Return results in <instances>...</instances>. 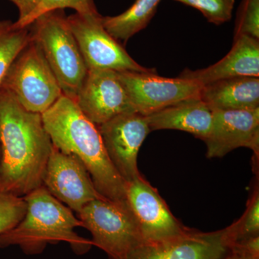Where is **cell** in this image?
<instances>
[{
  "label": "cell",
  "mask_w": 259,
  "mask_h": 259,
  "mask_svg": "<svg viewBox=\"0 0 259 259\" xmlns=\"http://www.w3.org/2000/svg\"><path fill=\"white\" fill-rule=\"evenodd\" d=\"M0 192L24 197L42 186L53 148L42 114L25 110L0 90Z\"/></svg>",
  "instance_id": "obj_1"
},
{
  "label": "cell",
  "mask_w": 259,
  "mask_h": 259,
  "mask_svg": "<svg viewBox=\"0 0 259 259\" xmlns=\"http://www.w3.org/2000/svg\"><path fill=\"white\" fill-rule=\"evenodd\" d=\"M42 119L53 146L82 162L100 195L128 205L127 183L107 156L98 127L83 115L76 102L62 95L42 114Z\"/></svg>",
  "instance_id": "obj_2"
},
{
  "label": "cell",
  "mask_w": 259,
  "mask_h": 259,
  "mask_svg": "<svg viewBox=\"0 0 259 259\" xmlns=\"http://www.w3.org/2000/svg\"><path fill=\"white\" fill-rule=\"evenodd\" d=\"M27 210L21 221L0 234V248L19 245L29 254L41 253L48 243L67 242L76 253L88 251L93 242L74 232L83 223L44 187L24 197Z\"/></svg>",
  "instance_id": "obj_3"
},
{
  "label": "cell",
  "mask_w": 259,
  "mask_h": 259,
  "mask_svg": "<svg viewBox=\"0 0 259 259\" xmlns=\"http://www.w3.org/2000/svg\"><path fill=\"white\" fill-rule=\"evenodd\" d=\"M30 28L32 39L41 49L63 95L75 101L88 69L64 12L56 10L44 13Z\"/></svg>",
  "instance_id": "obj_4"
},
{
  "label": "cell",
  "mask_w": 259,
  "mask_h": 259,
  "mask_svg": "<svg viewBox=\"0 0 259 259\" xmlns=\"http://www.w3.org/2000/svg\"><path fill=\"white\" fill-rule=\"evenodd\" d=\"M2 89L28 111L42 114L62 96L59 81L41 49L32 39L16 58Z\"/></svg>",
  "instance_id": "obj_5"
},
{
  "label": "cell",
  "mask_w": 259,
  "mask_h": 259,
  "mask_svg": "<svg viewBox=\"0 0 259 259\" xmlns=\"http://www.w3.org/2000/svg\"><path fill=\"white\" fill-rule=\"evenodd\" d=\"M78 214L83 228L92 233L93 245L110 259H125L144 243L129 205L100 197L89 202Z\"/></svg>",
  "instance_id": "obj_6"
},
{
  "label": "cell",
  "mask_w": 259,
  "mask_h": 259,
  "mask_svg": "<svg viewBox=\"0 0 259 259\" xmlns=\"http://www.w3.org/2000/svg\"><path fill=\"white\" fill-rule=\"evenodd\" d=\"M102 17L99 13L81 15L76 13L67 17L70 29L88 70L156 73V69L144 67L131 58L104 28Z\"/></svg>",
  "instance_id": "obj_7"
},
{
  "label": "cell",
  "mask_w": 259,
  "mask_h": 259,
  "mask_svg": "<svg viewBox=\"0 0 259 259\" xmlns=\"http://www.w3.org/2000/svg\"><path fill=\"white\" fill-rule=\"evenodd\" d=\"M134 111L148 116L177 102L199 97L202 84L182 78H166L156 73L117 72Z\"/></svg>",
  "instance_id": "obj_8"
},
{
  "label": "cell",
  "mask_w": 259,
  "mask_h": 259,
  "mask_svg": "<svg viewBox=\"0 0 259 259\" xmlns=\"http://www.w3.org/2000/svg\"><path fill=\"white\" fill-rule=\"evenodd\" d=\"M126 194L144 243L168 241L190 230L173 215L157 190L142 176L127 183Z\"/></svg>",
  "instance_id": "obj_9"
},
{
  "label": "cell",
  "mask_w": 259,
  "mask_h": 259,
  "mask_svg": "<svg viewBox=\"0 0 259 259\" xmlns=\"http://www.w3.org/2000/svg\"><path fill=\"white\" fill-rule=\"evenodd\" d=\"M97 126L107 156L122 180L129 183L142 176L138 168V154L151 132L146 116L126 112Z\"/></svg>",
  "instance_id": "obj_10"
},
{
  "label": "cell",
  "mask_w": 259,
  "mask_h": 259,
  "mask_svg": "<svg viewBox=\"0 0 259 259\" xmlns=\"http://www.w3.org/2000/svg\"><path fill=\"white\" fill-rule=\"evenodd\" d=\"M234 245V226L220 231L204 232L190 229L168 241L142 243L125 259H221Z\"/></svg>",
  "instance_id": "obj_11"
},
{
  "label": "cell",
  "mask_w": 259,
  "mask_h": 259,
  "mask_svg": "<svg viewBox=\"0 0 259 259\" xmlns=\"http://www.w3.org/2000/svg\"><path fill=\"white\" fill-rule=\"evenodd\" d=\"M42 186L56 199L77 213L89 202L102 197L82 162L54 146L46 166Z\"/></svg>",
  "instance_id": "obj_12"
},
{
  "label": "cell",
  "mask_w": 259,
  "mask_h": 259,
  "mask_svg": "<svg viewBox=\"0 0 259 259\" xmlns=\"http://www.w3.org/2000/svg\"><path fill=\"white\" fill-rule=\"evenodd\" d=\"M75 102L96 125L120 114L135 112L117 71L110 69L88 70Z\"/></svg>",
  "instance_id": "obj_13"
},
{
  "label": "cell",
  "mask_w": 259,
  "mask_h": 259,
  "mask_svg": "<svg viewBox=\"0 0 259 259\" xmlns=\"http://www.w3.org/2000/svg\"><path fill=\"white\" fill-rule=\"evenodd\" d=\"M207 157L221 158L238 148H250L259 155V108L243 110H212L207 137Z\"/></svg>",
  "instance_id": "obj_14"
},
{
  "label": "cell",
  "mask_w": 259,
  "mask_h": 259,
  "mask_svg": "<svg viewBox=\"0 0 259 259\" xmlns=\"http://www.w3.org/2000/svg\"><path fill=\"white\" fill-rule=\"evenodd\" d=\"M234 76H259V40L249 35L234 37L231 50L221 61L205 68L186 69L179 76L201 84Z\"/></svg>",
  "instance_id": "obj_15"
},
{
  "label": "cell",
  "mask_w": 259,
  "mask_h": 259,
  "mask_svg": "<svg viewBox=\"0 0 259 259\" xmlns=\"http://www.w3.org/2000/svg\"><path fill=\"white\" fill-rule=\"evenodd\" d=\"M151 131L179 130L204 141L212 122V111L199 97L187 99L146 116Z\"/></svg>",
  "instance_id": "obj_16"
},
{
  "label": "cell",
  "mask_w": 259,
  "mask_h": 259,
  "mask_svg": "<svg viewBox=\"0 0 259 259\" xmlns=\"http://www.w3.org/2000/svg\"><path fill=\"white\" fill-rule=\"evenodd\" d=\"M200 100L211 110H243L259 108V79L234 76L202 85Z\"/></svg>",
  "instance_id": "obj_17"
},
{
  "label": "cell",
  "mask_w": 259,
  "mask_h": 259,
  "mask_svg": "<svg viewBox=\"0 0 259 259\" xmlns=\"http://www.w3.org/2000/svg\"><path fill=\"white\" fill-rule=\"evenodd\" d=\"M161 0H136L134 5L117 16L102 17V23L115 40L125 42L144 30L152 20Z\"/></svg>",
  "instance_id": "obj_18"
},
{
  "label": "cell",
  "mask_w": 259,
  "mask_h": 259,
  "mask_svg": "<svg viewBox=\"0 0 259 259\" xmlns=\"http://www.w3.org/2000/svg\"><path fill=\"white\" fill-rule=\"evenodd\" d=\"M31 40L30 25L19 28L10 20L0 21V90L13 62Z\"/></svg>",
  "instance_id": "obj_19"
},
{
  "label": "cell",
  "mask_w": 259,
  "mask_h": 259,
  "mask_svg": "<svg viewBox=\"0 0 259 259\" xmlns=\"http://www.w3.org/2000/svg\"><path fill=\"white\" fill-rule=\"evenodd\" d=\"M234 224V244L259 236V190L255 186L244 214Z\"/></svg>",
  "instance_id": "obj_20"
},
{
  "label": "cell",
  "mask_w": 259,
  "mask_h": 259,
  "mask_svg": "<svg viewBox=\"0 0 259 259\" xmlns=\"http://www.w3.org/2000/svg\"><path fill=\"white\" fill-rule=\"evenodd\" d=\"M198 10L214 25L230 21L232 18L235 0H175Z\"/></svg>",
  "instance_id": "obj_21"
},
{
  "label": "cell",
  "mask_w": 259,
  "mask_h": 259,
  "mask_svg": "<svg viewBox=\"0 0 259 259\" xmlns=\"http://www.w3.org/2000/svg\"><path fill=\"white\" fill-rule=\"evenodd\" d=\"M26 210L24 197L0 192V234L16 226L23 220Z\"/></svg>",
  "instance_id": "obj_22"
},
{
  "label": "cell",
  "mask_w": 259,
  "mask_h": 259,
  "mask_svg": "<svg viewBox=\"0 0 259 259\" xmlns=\"http://www.w3.org/2000/svg\"><path fill=\"white\" fill-rule=\"evenodd\" d=\"M71 8L76 13L81 15H92L99 13L94 0H44L36 10L19 28H25L30 25L38 17L56 10Z\"/></svg>",
  "instance_id": "obj_23"
},
{
  "label": "cell",
  "mask_w": 259,
  "mask_h": 259,
  "mask_svg": "<svg viewBox=\"0 0 259 259\" xmlns=\"http://www.w3.org/2000/svg\"><path fill=\"white\" fill-rule=\"evenodd\" d=\"M234 34V37L246 35L259 40V0H242Z\"/></svg>",
  "instance_id": "obj_24"
},
{
  "label": "cell",
  "mask_w": 259,
  "mask_h": 259,
  "mask_svg": "<svg viewBox=\"0 0 259 259\" xmlns=\"http://www.w3.org/2000/svg\"><path fill=\"white\" fill-rule=\"evenodd\" d=\"M13 2L19 10V18L14 24L15 26L20 27L40 6L44 0H10Z\"/></svg>",
  "instance_id": "obj_25"
},
{
  "label": "cell",
  "mask_w": 259,
  "mask_h": 259,
  "mask_svg": "<svg viewBox=\"0 0 259 259\" xmlns=\"http://www.w3.org/2000/svg\"><path fill=\"white\" fill-rule=\"evenodd\" d=\"M221 259H255L249 252L239 245H233L228 254Z\"/></svg>",
  "instance_id": "obj_26"
},
{
  "label": "cell",
  "mask_w": 259,
  "mask_h": 259,
  "mask_svg": "<svg viewBox=\"0 0 259 259\" xmlns=\"http://www.w3.org/2000/svg\"><path fill=\"white\" fill-rule=\"evenodd\" d=\"M1 159H2V151H1V146H0V166H1Z\"/></svg>",
  "instance_id": "obj_27"
}]
</instances>
